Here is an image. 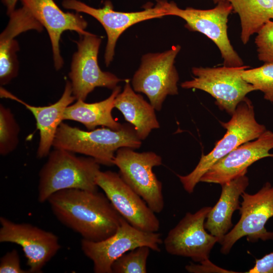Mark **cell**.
I'll return each mask as SVG.
<instances>
[{"label":"cell","instance_id":"obj_29","mask_svg":"<svg viewBox=\"0 0 273 273\" xmlns=\"http://www.w3.org/2000/svg\"><path fill=\"white\" fill-rule=\"evenodd\" d=\"M186 269L189 272L192 273H207V272H218V273H231L236 272L231 271L222 268L212 263L209 259L200 262V264H195L191 263L185 267Z\"/></svg>","mask_w":273,"mask_h":273},{"label":"cell","instance_id":"obj_23","mask_svg":"<svg viewBox=\"0 0 273 273\" xmlns=\"http://www.w3.org/2000/svg\"><path fill=\"white\" fill-rule=\"evenodd\" d=\"M20 127L10 109L0 105V154L12 152L19 143Z\"/></svg>","mask_w":273,"mask_h":273},{"label":"cell","instance_id":"obj_25","mask_svg":"<svg viewBox=\"0 0 273 273\" xmlns=\"http://www.w3.org/2000/svg\"><path fill=\"white\" fill-rule=\"evenodd\" d=\"M241 75L256 90L263 93L264 99L273 102V61L258 67L245 69Z\"/></svg>","mask_w":273,"mask_h":273},{"label":"cell","instance_id":"obj_20","mask_svg":"<svg viewBox=\"0 0 273 273\" xmlns=\"http://www.w3.org/2000/svg\"><path fill=\"white\" fill-rule=\"evenodd\" d=\"M114 108L134 127L142 141L146 139L153 129L160 127L154 107L135 93L129 79L126 80L123 91L115 98Z\"/></svg>","mask_w":273,"mask_h":273},{"label":"cell","instance_id":"obj_28","mask_svg":"<svg viewBox=\"0 0 273 273\" xmlns=\"http://www.w3.org/2000/svg\"><path fill=\"white\" fill-rule=\"evenodd\" d=\"M1 273H28L29 270L21 268L19 255L16 249L7 252L0 261Z\"/></svg>","mask_w":273,"mask_h":273},{"label":"cell","instance_id":"obj_21","mask_svg":"<svg viewBox=\"0 0 273 273\" xmlns=\"http://www.w3.org/2000/svg\"><path fill=\"white\" fill-rule=\"evenodd\" d=\"M121 92V87L117 86L111 95L102 101L88 103L84 101L77 100L65 109L63 120L75 121L83 124L88 130L95 129L98 126H103L112 130H118L123 124L117 122L113 117L112 112L114 108V101L117 95Z\"/></svg>","mask_w":273,"mask_h":273},{"label":"cell","instance_id":"obj_11","mask_svg":"<svg viewBox=\"0 0 273 273\" xmlns=\"http://www.w3.org/2000/svg\"><path fill=\"white\" fill-rule=\"evenodd\" d=\"M81 36L76 41L77 51L72 57L69 77L76 100L85 101L96 87H105L113 90L122 80L100 69L98 55L101 38L90 33Z\"/></svg>","mask_w":273,"mask_h":273},{"label":"cell","instance_id":"obj_24","mask_svg":"<svg viewBox=\"0 0 273 273\" xmlns=\"http://www.w3.org/2000/svg\"><path fill=\"white\" fill-rule=\"evenodd\" d=\"M150 250L147 246H142L124 253L112 264V273H146Z\"/></svg>","mask_w":273,"mask_h":273},{"label":"cell","instance_id":"obj_31","mask_svg":"<svg viewBox=\"0 0 273 273\" xmlns=\"http://www.w3.org/2000/svg\"><path fill=\"white\" fill-rule=\"evenodd\" d=\"M18 0H2L7 9V14L10 15L15 10V6Z\"/></svg>","mask_w":273,"mask_h":273},{"label":"cell","instance_id":"obj_19","mask_svg":"<svg viewBox=\"0 0 273 273\" xmlns=\"http://www.w3.org/2000/svg\"><path fill=\"white\" fill-rule=\"evenodd\" d=\"M249 185L246 174L221 184L220 196L207 215L204 226L210 234L218 238L220 243L232 227L233 213L239 210L240 197Z\"/></svg>","mask_w":273,"mask_h":273},{"label":"cell","instance_id":"obj_15","mask_svg":"<svg viewBox=\"0 0 273 273\" xmlns=\"http://www.w3.org/2000/svg\"><path fill=\"white\" fill-rule=\"evenodd\" d=\"M62 5L67 9L87 14L97 20L105 29L107 42L105 62L108 66L112 62L117 41L122 33L132 25L145 20L167 16L158 3L153 8L134 12L115 11L110 2L106 1L102 8H95L78 0H64Z\"/></svg>","mask_w":273,"mask_h":273},{"label":"cell","instance_id":"obj_9","mask_svg":"<svg viewBox=\"0 0 273 273\" xmlns=\"http://www.w3.org/2000/svg\"><path fill=\"white\" fill-rule=\"evenodd\" d=\"M162 243L160 233L140 230L122 217L115 234L98 242L82 239L81 248L84 254L92 261L94 272L112 273V264L124 253L142 246L159 252V245Z\"/></svg>","mask_w":273,"mask_h":273},{"label":"cell","instance_id":"obj_3","mask_svg":"<svg viewBox=\"0 0 273 273\" xmlns=\"http://www.w3.org/2000/svg\"><path fill=\"white\" fill-rule=\"evenodd\" d=\"M100 170V164L92 157L55 148L39 172L38 201L44 203L53 193L64 189L97 191L96 177Z\"/></svg>","mask_w":273,"mask_h":273},{"label":"cell","instance_id":"obj_22","mask_svg":"<svg viewBox=\"0 0 273 273\" xmlns=\"http://www.w3.org/2000/svg\"><path fill=\"white\" fill-rule=\"evenodd\" d=\"M214 4L229 2L239 16L241 39L247 44L268 21L273 20V0H212Z\"/></svg>","mask_w":273,"mask_h":273},{"label":"cell","instance_id":"obj_18","mask_svg":"<svg viewBox=\"0 0 273 273\" xmlns=\"http://www.w3.org/2000/svg\"><path fill=\"white\" fill-rule=\"evenodd\" d=\"M1 95L16 100L23 104L33 115L36 121L37 128L39 132V142L37 150V157L43 158L48 156L53 146L54 140L60 124L63 120L66 108L71 105L75 98L73 95L71 82L67 81L61 97L56 103L47 106H34L18 99L3 88Z\"/></svg>","mask_w":273,"mask_h":273},{"label":"cell","instance_id":"obj_14","mask_svg":"<svg viewBox=\"0 0 273 273\" xmlns=\"http://www.w3.org/2000/svg\"><path fill=\"white\" fill-rule=\"evenodd\" d=\"M0 242L20 246L30 273L42 272V268L61 248L58 237L52 232L28 223H16L0 217Z\"/></svg>","mask_w":273,"mask_h":273},{"label":"cell","instance_id":"obj_16","mask_svg":"<svg viewBox=\"0 0 273 273\" xmlns=\"http://www.w3.org/2000/svg\"><path fill=\"white\" fill-rule=\"evenodd\" d=\"M273 132L266 130L259 137L245 143L216 162L201 177L200 181L220 185L244 174L257 161L273 157Z\"/></svg>","mask_w":273,"mask_h":273},{"label":"cell","instance_id":"obj_10","mask_svg":"<svg viewBox=\"0 0 273 273\" xmlns=\"http://www.w3.org/2000/svg\"><path fill=\"white\" fill-rule=\"evenodd\" d=\"M239 209L241 217L235 225L220 243V252L228 254L235 243L243 237L248 242L254 243L273 240V232L265 228L268 220L273 216V186L266 182L255 194L244 192Z\"/></svg>","mask_w":273,"mask_h":273},{"label":"cell","instance_id":"obj_26","mask_svg":"<svg viewBox=\"0 0 273 273\" xmlns=\"http://www.w3.org/2000/svg\"><path fill=\"white\" fill-rule=\"evenodd\" d=\"M19 44L14 38H0V83H8L18 75L16 52Z\"/></svg>","mask_w":273,"mask_h":273},{"label":"cell","instance_id":"obj_7","mask_svg":"<svg viewBox=\"0 0 273 273\" xmlns=\"http://www.w3.org/2000/svg\"><path fill=\"white\" fill-rule=\"evenodd\" d=\"M250 67L241 66L219 67H194L192 79L182 82L186 89H198L210 94L215 100L218 108L231 116L238 104L253 91L252 85L245 81L242 71Z\"/></svg>","mask_w":273,"mask_h":273},{"label":"cell","instance_id":"obj_5","mask_svg":"<svg viewBox=\"0 0 273 273\" xmlns=\"http://www.w3.org/2000/svg\"><path fill=\"white\" fill-rule=\"evenodd\" d=\"M157 3L167 15L182 18L186 21L185 27L188 29L200 32L210 39L218 48L224 66L243 65L242 59L233 48L228 35V18L233 11L229 2H219L214 8L206 10L190 7L183 9L173 2L165 0H159Z\"/></svg>","mask_w":273,"mask_h":273},{"label":"cell","instance_id":"obj_12","mask_svg":"<svg viewBox=\"0 0 273 273\" xmlns=\"http://www.w3.org/2000/svg\"><path fill=\"white\" fill-rule=\"evenodd\" d=\"M96 183L119 214L131 225L145 232L159 231L160 223L155 213L119 173L100 170L97 174Z\"/></svg>","mask_w":273,"mask_h":273},{"label":"cell","instance_id":"obj_4","mask_svg":"<svg viewBox=\"0 0 273 273\" xmlns=\"http://www.w3.org/2000/svg\"><path fill=\"white\" fill-rule=\"evenodd\" d=\"M220 123L226 131L213 150L201 156L191 172L186 175L177 174L184 189L189 194L194 192L201 177L216 162L241 145L258 138L266 130L263 124L256 121L254 106L247 97L238 104L231 119Z\"/></svg>","mask_w":273,"mask_h":273},{"label":"cell","instance_id":"obj_27","mask_svg":"<svg viewBox=\"0 0 273 273\" xmlns=\"http://www.w3.org/2000/svg\"><path fill=\"white\" fill-rule=\"evenodd\" d=\"M256 34L255 43L258 59L264 63L273 61V20L267 22Z\"/></svg>","mask_w":273,"mask_h":273},{"label":"cell","instance_id":"obj_1","mask_svg":"<svg viewBox=\"0 0 273 273\" xmlns=\"http://www.w3.org/2000/svg\"><path fill=\"white\" fill-rule=\"evenodd\" d=\"M47 202L60 222L90 241L113 235L122 217L106 195L98 191L62 190L51 195Z\"/></svg>","mask_w":273,"mask_h":273},{"label":"cell","instance_id":"obj_17","mask_svg":"<svg viewBox=\"0 0 273 273\" xmlns=\"http://www.w3.org/2000/svg\"><path fill=\"white\" fill-rule=\"evenodd\" d=\"M33 16L44 27L51 42L54 66L60 69L64 61L60 51V39L62 33L66 30L74 31L80 35L89 32L85 30L87 23L78 12H64L54 0H20Z\"/></svg>","mask_w":273,"mask_h":273},{"label":"cell","instance_id":"obj_2","mask_svg":"<svg viewBox=\"0 0 273 273\" xmlns=\"http://www.w3.org/2000/svg\"><path fill=\"white\" fill-rule=\"evenodd\" d=\"M142 140L134 127L123 124L121 129L103 127L85 131L62 122L56 133L53 146L73 153L82 154L95 159L100 165L112 166L118 149L139 148Z\"/></svg>","mask_w":273,"mask_h":273},{"label":"cell","instance_id":"obj_8","mask_svg":"<svg viewBox=\"0 0 273 273\" xmlns=\"http://www.w3.org/2000/svg\"><path fill=\"white\" fill-rule=\"evenodd\" d=\"M181 49L179 45L162 53L143 56L131 83L135 92L144 94L154 109L159 111L168 95L178 94L179 76L175 59Z\"/></svg>","mask_w":273,"mask_h":273},{"label":"cell","instance_id":"obj_6","mask_svg":"<svg viewBox=\"0 0 273 273\" xmlns=\"http://www.w3.org/2000/svg\"><path fill=\"white\" fill-rule=\"evenodd\" d=\"M113 162L124 181L152 211L160 213L164 207L162 185L153 169L162 165L161 157L153 152L139 153L132 148L122 147L116 151Z\"/></svg>","mask_w":273,"mask_h":273},{"label":"cell","instance_id":"obj_30","mask_svg":"<svg viewBox=\"0 0 273 273\" xmlns=\"http://www.w3.org/2000/svg\"><path fill=\"white\" fill-rule=\"evenodd\" d=\"M247 273H273V252L256 259L255 264Z\"/></svg>","mask_w":273,"mask_h":273},{"label":"cell","instance_id":"obj_13","mask_svg":"<svg viewBox=\"0 0 273 273\" xmlns=\"http://www.w3.org/2000/svg\"><path fill=\"white\" fill-rule=\"evenodd\" d=\"M211 207L204 206L195 213L188 212L169 231L163 241L166 252L172 255L189 257L194 262L209 259L217 237L208 234L204 223Z\"/></svg>","mask_w":273,"mask_h":273}]
</instances>
